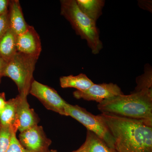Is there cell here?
Segmentation results:
<instances>
[{
  "label": "cell",
  "instance_id": "obj_1",
  "mask_svg": "<svg viewBox=\"0 0 152 152\" xmlns=\"http://www.w3.org/2000/svg\"><path fill=\"white\" fill-rule=\"evenodd\" d=\"M99 115L115 139L117 152H152V126L113 114Z\"/></svg>",
  "mask_w": 152,
  "mask_h": 152
},
{
  "label": "cell",
  "instance_id": "obj_2",
  "mask_svg": "<svg viewBox=\"0 0 152 152\" xmlns=\"http://www.w3.org/2000/svg\"><path fill=\"white\" fill-rule=\"evenodd\" d=\"M97 107L102 113L140 120L152 126V89L114 96L98 104Z\"/></svg>",
  "mask_w": 152,
  "mask_h": 152
},
{
  "label": "cell",
  "instance_id": "obj_3",
  "mask_svg": "<svg viewBox=\"0 0 152 152\" xmlns=\"http://www.w3.org/2000/svg\"><path fill=\"white\" fill-rule=\"evenodd\" d=\"M61 13L70 23L76 34L87 41L94 54H97L103 48L96 22L82 12L75 0L61 1Z\"/></svg>",
  "mask_w": 152,
  "mask_h": 152
},
{
  "label": "cell",
  "instance_id": "obj_4",
  "mask_svg": "<svg viewBox=\"0 0 152 152\" xmlns=\"http://www.w3.org/2000/svg\"><path fill=\"white\" fill-rule=\"evenodd\" d=\"M38 59L17 52L7 63L4 77L12 79L17 85L19 95L26 97L29 94L33 74Z\"/></svg>",
  "mask_w": 152,
  "mask_h": 152
},
{
  "label": "cell",
  "instance_id": "obj_5",
  "mask_svg": "<svg viewBox=\"0 0 152 152\" xmlns=\"http://www.w3.org/2000/svg\"><path fill=\"white\" fill-rule=\"evenodd\" d=\"M66 116H70L83 125L103 140L110 148L115 149V140L107 126L100 115H95L78 105L68 103L65 107Z\"/></svg>",
  "mask_w": 152,
  "mask_h": 152
},
{
  "label": "cell",
  "instance_id": "obj_6",
  "mask_svg": "<svg viewBox=\"0 0 152 152\" xmlns=\"http://www.w3.org/2000/svg\"><path fill=\"white\" fill-rule=\"evenodd\" d=\"M29 94L40 101L48 110L66 116L65 107L67 103L53 88L34 80Z\"/></svg>",
  "mask_w": 152,
  "mask_h": 152
},
{
  "label": "cell",
  "instance_id": "obj_7",
  "mask_svg": "<svg viewBox=\"0 0 152 152\" xmlns=\"http://www.w3.org/2000/svg\"><path fill=\"white\" fill-rule=\"evenodd\" d=\"M19 142L26 149L31 152H46L52 141L42 126L35 125L20 132Z\"/></svg>",
  "mask_w": 152,
  "mask_h": 152
},
{
  "label": "cell",
  "instance_id": "obj_8",
  "mask_svg": "<svg viewBox=\"0 0 152 152\" xmlns=\"http://www.w3.org/2000/svg\"><path fill=\"white\" fill-rule=\"evenodd\" d=\"M123 94L121 88L113 83L94 84L86 91H80L76 90L73 93L74 97L77 99L95 101L99 104L106 99Z\"/></svg>",
  "mask_w": 152,
  "mask_h": 152
},
{
  "label": "cell",
  "instance_id": "obj_9",
  "mask_svg": "<svg viewBox=\"0 0 152 152\" xmlns=\"http://www.w3.org/2000/svg\"><path fill=\"white\" fill-rule=\"evenodd\" d=\"M17 52L39 59L42 45L39 34L32 26L28 25L24 32L17 36Z\"/></svg>",
  "mask_w": 152,
  "mask_h": 152
},
{
  "label": "cell",
  "instance_id": "obj_10",
  "mask_svg": "<svg viewBox=\"0 0 152 152\" xmlns=\"http://www.w3.org/2000/svg\"><path fill=\"white\" fill-rule=\"evenodd\" d=\"M19 96L15 121L13 127L21 132L38 125L39 120L34 110L30 108L26 97Z\"/></svg>",
  "mask_w": 152,
  "mask_h": 152
},
{
  "label": "cell",
  "instance_id": "obj_11",
  "mask_svg": "<svg viewBox=\"0 0 152 152\" xmlns=\"http://www.w3.org/2000/svg\"><path fill=\"white\" fill-rule=\"evenodd\" d=\"M8 16L10 29L17 35L24 32L27 30L28 25L25 20L18 0L10 1Z\"/></svg>",
  "mask_w": 152,
  "mask_h": 152
},
{
  "label": "cell",
  "instance_id": "obj_12",
  "mask_svg": "<svg viewBox=\"0 0 152 152\" xmlns=\"http://www.w3.org/2000/svg\"><path fill=\"white\" fill-rule=\"evenodd\" d=\"M17 36L9 28L0 39V57L7 63L17 53Z\"/></svg>",
  "mask_w": 152,
  "mask_h": 152
},
{
  "label": "cell",
  "instance_id": "obj_13",
  "mask_svg": "<svg viewBox=\"0 0 152 152\" xmlns=\"http://www.w3.org/2000/svg\"><path fill=\"white\" fill-rule=\"evenodd\" d=\"M61 88H75L77 91H86L94 85V83L85 74L81 73L77 76H63L60 78Z\"/></svg>",
  "mask_w": 152,
  "mask_h": 152
},
{
  "label": "cell",
  "instance_id": "obj_14",
  "mask_svg": "<svg viewBox=\"0 0 152 152\" xmlns=\"http://www.w3.org/2000/svg\"><path fill=\"white\" fill-rule=\"evenodd\" d=\"M80 10L90 19L96 22L101 15L104 6L103 0H77Z\"/></svg>",
  "mask_w": 152,
  "mask_h": 152
},
{
  "label": "cell",
  "instance_id": "obj_15",
  "mask_svg": "<svg viewBox=\"0 0 152 152\" xmlns=\"http://www.w3.org/2000/svg\"><path fill=\"white\" fill-rule=\"evenodd\" d=\"M19 99V96L18 95L15 98L7 101L4 108L0 111V126H13L15 121Z\"/></svg>",
  "mask_w": 152,
  "mask_h": 152
},
{
  "label": "cell",
  "instance_id": "obj_16",
  "mask_svg": "<svg viewBox=\"0 0 152 152\" xmlns=\"http://www.w3.org/2000/svg\"><path fill=\"white\" fill-rule=\"evenodd\" d=\"M85 142L86 145L87 152H117L91 131L87 130Z\"/></svg>",
  "mask_w": 152,
  "mask_h": 152
},
{
  "label": "cell",
  "instance_id": "obj_17",
  "mask_svg": "<svg viewBox=\"0 0 152 152\" xmlns=\"http://www.w3.org/2000/svg\"><path fill=\"white\" fill-rule=\"evenodd\" d=\"M136 82L137 86L134 90L135 91L152 89V72L151 66H146L145 73L137 78Z\"/></svg>",
  "mask_w": 152,
  "mask_h": 152
},
{
  "label": "cell",
  "instance_id": "obj_18",
  "mask_svg": "<svg viewBox=\"0 0 152 152\" xmlns=\"http://www.w3.org/2000/svg\"><path fill=\"white\" fill-rule=\"evenodd\" d=\"M12 126H0V152H7L10 143Z\"/></svg>",
  "mask_w": 152,
  "mask_h": 152
},
{
  "label": "cell",
  "instance_id": "obj_19",
  "mask_svg": "<svg viewBox=\"0 0 152 152\" xmlns=\"http://www.w3.org/2000/svg\"><path fill=\"white\" fill-rule=\"evenodd\" d=\"M17 131L18 130L13 127L10 143L7 152H31L26 149L20 143L16 137Z\"/></svg>",
  "mask_w": 152,
  "mask_h": 152
},
{
  "label": "cell",
  "instance_id": "obj_20",
  "mask_svg": "<svg viewBox=\"0 0 152 152\" xmlns=\"http://www.w3.org/2000/svg\"><path fill=\"white\" fill-rule=\"evenodd\" d=\"M10 28L7 13L0 16V39Z\"/></svg>",
  "mask_w": 152,
  "mask_h": 152
},
{
  "label": "cell",
  "instance_id": "obj_21",
  "mask_svg": "<svg viewBox=\"0 0 152 152\" xmlns=\"http://www.w3.org/2000/svg\"><path fill=\"white\" fill-rule=\"evenodd\" d=\"M10 2L9 0H0V16L7 13Z\"/></svg>",
  "mask_w": 152,
  "mask_h": 152
},
{
  "label": "cell",
  "instance_id": "obj_22",
  "mask_svg": "<svg viewBox=\"0 0 152 152\" xmlns=\"http://www.w3.org/2000/svg\"><path fill=\"white\" fill-rule=\"evenodd\" d=\"M7 62L0 57V83L1 82V79L4 77V71Z\"/></svg>",
  "mask_w": 152,
  "mask_h": 152
},
{
  "label": "cell",
  "instance_id": "obj_23",
  "mask_svg": "<svg viewBox=\"0 0 152 152\" xmlns=\"http://www.w3.org/2000/svg\"><path fill=\"white\" fill-rule=\"evenodd\" d=\"M7 101L5 93H0V111L4 108Z\"/></svg>",
  "mask_w": 152,
  "mask_h": 152
},
{
  "label": "cell",
  "instance_id": "obj_24",
  "mask_svg": "<svg viewBox=\"0 0 152 152\" xmlns=\"http://www.w3.org/2000/svg\"><path fill=\"white\" fill-rule=\"evenodd\" d=\"M72 152H87V146L86 143H84L79 149Z\"/></svg>",
  "mask_w": 152,
  "mask_h": 152
},
{
  "label": "cell",
  "instance_id": "obj_25",
  "mask_svg": "<svg viewBox=\"0 0 152 152\" xmlns=\"http://www.w3.org/2000/svg\"><path fill=\"white\" fill-rule=\"evenodd\" d=\"M46 152H57V151H53V150H52V151H48Z\"/></svg>",
  "mask_w": 152,
  "mask_h": 152
}]
</instances>
